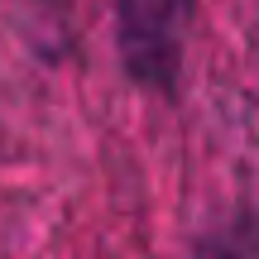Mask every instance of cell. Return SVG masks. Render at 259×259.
<instances>
[{
    "instance_id": "cell-1",
    "label": "cell",
    "mask_w": 259,
    "mask_h": 259,
    "mask_svg": "<svg viewBox=\"0 0 259 259\" xmlns=\"http://www.w3.org/2000/svg\"><path fill=\"white\" fill-rule=\"evenodd\" d=\"M192 0H115V48L125 72L149 92H173Z\"/></svg>"
},
{
    "instance_id": "cell-2",
    "label": "cell",
    "mask_w": 259,
    "mask_h": 259,
    "mask_svg": "<svg viewBox=\"0 0 259 259\" xmlns=\"http://www.w3.org/2000/svg\"><path fill=\"white\" fill-rule=\"evenodd\" d=\"M206 259H250V250H245L240 240H231V235H226V240L211 245V254H206Z\"/></svg>"
}]
</instances>
